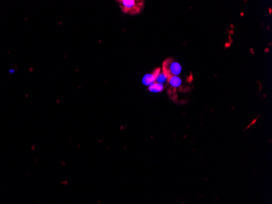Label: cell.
Listing matches in <instances>:
<instances>
[{
    "instance_id": "1",
    "label": "cell",
    "mask_w": 272,
    "mask_h": 204,
    "mask_svg": "<svg viewBox=\"0 0 272 204\" xmlns=\"http://www.w3.org/2000/svg\"><path fill=\"white\" fill-rule=\"evenodd\" d=\"M118 3L123 13L130 15L139 14L145 6L144 1L137 0H119Z\"/></svg>"
},
{
    "instance_id": "4",
    "label": "cell",
    "mask_w": 272,
    "mask_h": 204,
    "mask_svg": "<svg viewBox=\"0 0 272 204\" xmlns=\"http://www.w3.org/2000/svg\"><path fill=\"white\" fill-rule=\"evenodd\" d=\"M168 82L170 83L171 87L175 88V89H177V88L182 86V80L179 76L170 77V79H168Z\"/></svg>"
},
{
    "instance_id": "2",
    "label": "cell",
    "mask_w": 272,
    "mask_h": 204,
    "mask_svg": "<svg viewBox=\"0 0 272 204\" xmlns=\"http://www.w3.org/2000/svg\"><path fill=\"white\" fill-rule=\"evenodd\" d=\"M163 72L166 75L168 79L173 76H179L182 72V66L177 61L173 58H168L163 61Z\"/></svg>"
},
{
    "instance_id": "3",
    "label": "cell",
    "mask_w": 272,
    "mask_h": 204,
    "mask_svg": "<svg viewBox=\"0 0 272 204\" xmlns=\"http://www.w3.org/2000/svg\"><path fill=\"white\" fill-rule=\"evenodd\" d=\"M161 68H157L156 70H153L151 74H147L145 75V77L143 78V83L148 86L153 84L156 82V79L158 77V75L160 74Z\"/></svg>"
},
{
    "instance_id": "5",
    "label": "cell",
    "mask_w": 272,
    "mask_h": 204,
    "mask_svg": "<svg viewBox=\"0 0 272 204\" xmlns=\"http://www.w3.org/2000/svg\"><path fill=\"white\" fill-rule=\"evenodd\" d=\"M164 89H165L164 85L158 83V82H154L153 84L150 85L149 87H148V91L151 92H154V93H159V92H163Z\"/></svg>"
},
{
    "instance_id": "6",
    "label": "cell",
    "mask_w": 272,
    "mask_h": 204,
    "mask_svg": "<svg viewBox=\"0 0 272 204\" xmlns=\"http://www.w3.org/2000/svg\"><path fill=\"white\" fill-rule=\"evenodd\" d=\"M168 81V78L166 77V75L163 72V71H161L160 74L158 75V77L156 79V82H158V83H161V84H164L165 82H167Z\"/></svg>"
}]
</instances>
